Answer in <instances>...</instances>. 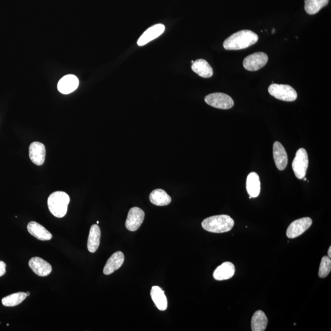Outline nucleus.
Returning <instances> with one entry per match:
<instances>
[{"instance_id": "nucleus-16", "label": "nucleus", "mask_w": 331, "mask_h": 331, "mask_svg": "<svg viewBox=\"0 0 331 331\" xmlns=\"http://www.w3.org/2000/svg\"><path fill=\"white\" fill-rule=\"evenodd\" d=\"M234 273H235L234 265L231 262H225L215 270L213 276L216 281H221L232 278Z\"/></svg>"}, {"instance_id": "nucleus-20", "label": "nucleus", "mask_w": 331, "mask_h": 331, "mask_svg": "<svg viewBox=\"0 0 331 331\" xmlns=\"http://www.w3.org/2000/svg\"><path fill=\"white\" fill-rule=\"evenodd\" d=\"M101 230L98 225L91 226L89 233L87 248L91 253H95L97 250L100 244Z\"/></svg>"}, {"instance_id": "nucleus-11", "label": "nucleus", "mask_w": 331, "mask_h": 331, "mask_svg": "<svg viewBox=\"0 0 331 331\" xmlns=\"http://www.w3.org/2000/svg\"><path fill=\"white\" fill-rule=\"evenodd\" d=\"M29 157L33 164L38 166L44 164L45 159V147L40 142H34L29 147Z\"/></svg>"}, {"instance_id": "nucleus-5", "label": "nucleus", "mask_w": 331, "mask_h": 331, "mask_svg": "<svg viewBox=\"0 0 331 331\" xmlns=\"http://www.w3.org/2000/svg\"><path fill=\"white\" fill-rule=\"evenodd\" d=\"M308 166H309V157L307 152L304 149H299L297 150L292 164V169L297 179H304L306 174Z\"/></svg>"}, {"instance_id": "nucleus-6", "label": "nucleus", "mask_w": 331, "mask_h": 331, "mask_svg": "<svg viewBox=\"0 0 331 331\" xmlns=\"http://www.w3.org/2000/svg\"><path fill=\"white\" fill-rule=\"evenodd\" d=\"M206 103L213 108L229 109L233 108L234 103L231 96L223 93H213L206 96Z\"/></svg>"}, {"instance_id": "nucleus-14", "label": "nucleus", "mask_w": 331, "mask_h": 331, "mask_svg": "<svg viewBox=\"0 0 331 331\" xmlns=\"http://www.w3.org/2000/svg\"><path fill=\"white\" fill-rule=\"evenodd\" d=\"M79 80L75 75H66L61 79L58 83V90L63 94H70L75 91L79 86Z\"/></svg>"}, {"instance_id": "nucleus-15", "label": "nucleus", "mask_w": 331, "mask_h": 331, "mask_svg": "<svg viewBox=\"0 0 331 331\" xmlns=\"http://www.w3.org/2000/svg\"><path fill=\"white\" fill-rule=\"evenodd\" d=\"M124 256L122 251H117L114 253L110 258L104 267L103 273L107 276L114 273L118 270L124 264Z\"/></svg>"}, {"instance_id": "nucleus-1", "label": "nucleus", "mask_w": 331, "mask_h": 331, "mask_svg": "<svg viewBox=\"0 0 331 331\" xmlns=\"http://www.w3.org/2000/svg\"><path fill=\"white\" fill-rule=\"evenodd\" d=\"M258 38V36L250 30H241L228 38L223 42V47L228 50L246 49L255 44Z\"/></svg>"}, {"instance_id": "nucleus-28", "label": "nucleus", "mask_w": 331, "mask_h": 331, "mask_svg": "<svg viewBox=\"0 0 331 331\" xmlns=\"http://www.w3.org/2000/svg\"><path fill=\"white\" fill-rule=\"evenodd\" d=\"M328 257L331 258V247H330L329 249H328Z\"/></svg>"}, {"instance_id": "nucleus-19", "label": "nucleus", "mask_w": 331, "mask_h": 331, "mask_svg": "<svg viewBox=\"0 0 331 331\" xmlns=\"http://www.w3.org/2000/svg\"><path fill=\"white\" fill-rule=\"evenodd\" d=\"M150 295H151L152 300L158 309L161 311H165L167 309V298L164 290L158 286L153 287L151 292H150Z\"/></svg>"}, {"instance_id": "nucleus-17", "label": "nucleus", "mask_w": 331, "mask_h": 331, "mask_svg": "<svg viewBox=\"0 0 331 331\" xmlns=\"http://www.w3.org/2000/svg\"><path fill=\"white\" fill-rule=\"evenodd\" d=\"M27 230L33 236L40 241H49L52 238V234L40 223L31 221L27 225Z\"/></svg>"}, {"instance_id": "nucleus-30", "label": "nucleus", "mask_w": 331, "mask_h": 331, "mask_svg": "<svg viewBox=\"0 0 331 331\" xmlns=\"http://www.w3.org/2000/svg\"><path fill=\"white\" fill-rule=\"evenodd\" d=\"M193 63H194V61H193V60H192V64H193Z\"/></svg>"}, {"instance_id": "nucleus-29", "label": "nucleus", "mask_w": 331, "mask_h": 331, "mask_svg": "<svg viewBox=\"0 0 331 331\" xmlns=\"http://www.w3.org/2000/svg\"><path fill=\"white\" fill-rule=\"evenodd\" d=\"M26 294L27 296H29L30 295V292H27Z\"/></svg>"}, {"instance_id": "nucleus-27", "label": "nucleus", "mask_w": 331, "mask_h": 331, "mask_svg": "<svg viewBox=\"0 0 331 331\" xmlns=\"http://www.w3.org/2000/svg\"><path fill=\"white\" fill-rule=\"evenodd\" d=\"M6 264L3 261H0V277L4 276L6 273Z\"/></svg>"}, {"instance_id": "nucleus-10", "label": "nucleus", "mask_w": 331, "mask_h": 331, "mask_svg": "<svg viewBox=\"0 0 331 331\" xmlns=\"http://www.w3.org/2000/svg\"><path fill=\"white\" fill-rule=\"evenodd\" d=\"M165 30V25L161 24L155 25L154 26L150 27L139 38L138 41H137V45L139 46H143L147 43L159 37L164 33Z\"/></svg>"}, {"instance_id": "nucleus-3", "label": "nucleus", "mask_w": 331, "mask_h": 331, "mask_svg": "<svg viewBox=\"0 0 331 331\" xmlns=\"http://www.w3.org/2000/svg\"><path fill=\"white\" fill-rule=\"evenodd\" d=\"M70 201V198L67 193L58 191L49 196L47 201L48 207L55 217L63 218L67 213Z\"/></svg>"}, {"instance_id": "nucleus-12", "label": "nucleus", "mask_w": 331, "mask_h": 331, "mask_svg": "<svg viewBox=\"0 0 331 331\" xmlns=\"http://www.w3.org/2000/svg\"><path fill=\"white\" fill-rule=\"evenodd\" d=\"M29 266L36 274L40 277L49 276L52 271L51 265L39 257H34L30 259Z\"/></svg>"}, {"instance_id": "nucleus-8", "label": "nucleus", "mask_w": 331, "mask_h": 331, "mask_svg": "<svg viewBox=\"0 0 331 331\" xmlns=\"http://www.w3.org/2000/svg\"><path fill=\"white\" fill-rule=\"evenodd\" d=\"M268 57L264 52H256L247 57L244 60L243 65L246 70L256 71L260 70L266 65Z\"/></svg>"}, {"instance_id": "nucleus-23", "label": "nucleus", "mask_w": 331, "mask_h": 331, "mask_svg": "<svg viewBox=\"0 0 331 331\" xmlns=\"http://www.w3.org/2000/svg\"><path fill=\"white\" fill-rule=\"evenodd\" d=\"M150 202L158 206L169 205L171 203V198L165 190L156 189L150 193L149 197Z\"/></svg>"}, {"instance_id": "nucleus-26", "label": "nucleus", "mask_w": 331, "mask_h": 331, "mask_svg": "<svg viewBox=\"0 0 331 331\" xmlns=\"http://www.w3.org/2000/svg\"><path fill=\"white\" fill-rule=\"evenodd\" d=\"M331 271V260L328 256H323L321 261L318 276L320 278H326Z\"/></svg>"}, {"instance_id": "nucleus-21", "label": "nucleus", "mask_w": 331, "mask_h": 331, "mask_svg": "<svg viewBox=\"0 0 331 331\" xmlns=\"http://www.w3.org/2000/svg\"><path fill=\"white\" fill-rule=\"evenodd\" d=\"M192 69L195 73L204 78H209L213 75V69L207 61L204 59L196 60Z\"/></svg>"}, {"instance_id": "nucleus-25", "label": "nucleus", "mask_w": 331, "mask_h": 331, "mask_svg": "<svg viewBox=\"0 0 331 331\" xmlns=\"http://www.w3.org/2000/svg\"><path fill=\"white\" fill-rule=\"evenodd\" d=\"M27 296L25 292H19L12 294L2 299V304L6 307H15L21 304Z\"/></svg>"}, {"instance_id": "nucleus-24", "label": "nucleus", "mask_w": 331, "mask_h": 331, "mask_svg": "<svg viewBox=\"0 0 331 331\" xmlns=\"http://www.w3.org/2000/svg\"><path fill=\"white\" fill-rule=\"evenodd\" d=\"M304 2L305 11L307 14L314 15L327 6L329 0H305Z\"/></svg>"}, {"instance_id": "nucleus-22", "label": "nucleus", "mask_w": 331, "mask_h": 331, "mask_svg": "<svg viewBox=\"0 0 331 331\" xmlns=\"http://www.w3.org/2000/svg\"><path fill=\"white\" fill-rule=\"evenodd\" d=\"M268 320L266 314L262 310H257L251 318V327L253 331H264L266 330Z\"/></svg>"}, {"instance_id": "nucleus-2", "label": "nucleus", "mask_w": 331, "mask_h": 331, "mask_svg": "<svg viewBox=\"0 0 331 331\" xmlns=\"http://www.w3.org/2000/svg\"><path fill=\"white\" fill-rule=\"evenodd\" d=\"M234 225L233 219L226 215L210 216L206 218L202 222L204 230L213 233H223L230 231Z\"/></svg>"}, {"instance_id": "nucleus-13", "label": "nucleus", "mask_w": 331, "mask_h": 331, "mask_svg": "<svg viewBox=\"0 0 331 331\" xmlns=\"http://www.w3.org/2000/svg\"><path fill=\"white\" fill-rule=\"evenodd\" d=\"M273 155L275 164H276L277 169L280 170H284L287 167L289 160H288L286 150H285L281 142L278 141L274 142Z\"/></svg>"}, {"instance_id": "nucleus-18", "label": "nucleus", "mask_w": 331, "mask_h": 331, "mask_svg": "<svg viewBox=\"0 0 331 331\" xmlns=\"http://www.w3.org/2000/svg\"><path fill=\"white\" fill-rule=\"evenodd\" d=\"M247 190L249 197H258L261 191V182L259 175L256 172L249 173L247 179Z\"/></svg>"}, {"instance_id": "nucleus-7", "label": "nucleus", "mask_w": 331, "mask_h": 331, "mask_svg": "<svg viewBox=\"0 0 331 331\" xmlns=\"http://www.w3.org/2000/svg\"><path fill=\"white\" fill-rule=\"evenodd\" d=\"M312 220L309 217H304L295 220L290 224L287 231V236L290 239L297 238L309 229Z\"/></svg>"}, {"instance_id": "nucleus-9", "label": "nucleus", "mask_w": 331, "mask_h": 331, "mask_svg": "<svg viewBox=\"0 0 331 331\" xmlns=\"http://www.w3.org/2000/svg\"><path fill=\"white\" fill-rule=\"evenodd\" d=\"M145 213L139 207H132L129 210L126 218L125 226L129 231H136L143 223Z\"/></svg>"}, {"instance_id": "nucleus-31", "label": "nucleus", "mask_w": 331, "mask_h": 331, "mask_svg": "<svg viewBox=\"0 0 331 331\" xmlns=\"http://www.w3.org/2000/svg\"><path fill=\"white\" fill-rule=\"evenodd\" d=\"M96 223H97V225H98V224H99V221H97V222H96Z\"/></svg>"}, {"instance_id": "nucleus-4", "label": "nucleus", "mask_w": 331, "mask_h": 331, "mask_svg": "<svg viewBox=\"0 0 331 331\" xmlns=\"http://www.w3.org/2000/svg\"><path fill=\"white\" fill-rule=\"evenodd\" d=\"M268 91L270 95L282 101H294L297 98L296 90L289 85L273 83L269 86Z\"/></svg>"}]
</instances>
